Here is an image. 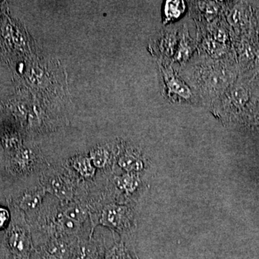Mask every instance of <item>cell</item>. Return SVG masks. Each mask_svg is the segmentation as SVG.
Returning <instances> with one entry per match:
<instances>
[{
  "label": "cell",
  "mask_w": 259,
  "mask_h": 259,
  "mask_svg": "<svg viewBox=\"0 0 259 259\" xmlns=\"http://www.w3.org/2000/svg\"><path fill=\"white\" fill-rule=\"evenodd\" d=\"M197 48L198 43L196 40L191 38L187 25L184 23L180 27L179 43L171 64L177 63L182 68L189 62Z\"/></svg>",
  "instance_id": "obj_14"
},
{
  "label": "cell",
  "mask_w": 259,
  "mask_h": 259,
  "mask_svg": "<svg viewBox=\"0 0 259 259\" xmlns=\"http://www.w3.org/2000/svg\"><path fill=\"white\" fill-rule=\"evenodd\" d=\"M191 13L198 24L207 25L221 17L225 11V4L218 1L191 2Z\"/></svg>",
  "instance_id": "obj_13"
},
{
  "label": "cell",
  "mask_w": 259,
  "mask_h": 259,
  "mask_svg": "<svg viewBox=\"0 0 259 259\" xmlns=\"http://www.w3.org/2000/svg\"><path fill=\"white\" fill-rule=\"evenodd\" d=\"M104 259H134L125 242L116 243L110 250L106 251Z\"/></svg>",
  "instance_id": "obj_18"
},
{
  "label": "cell",
  "mask_w": 259,
  "mask_h": 259,
  "mask_svg": "<svg viewBox=\"0 0 259 259\" xmlns=\"http://www.w3.org/2000/svg\"><path fill=\"white\" fill-rule=\"evenodd\" d=\"M47 194L56 198L60 204L75 200L82 181L65 164H48L38 176Z\"/></svg>",
  "instance_id": "obj_3"
},
{
  "label": "cell",
  "mask_w": 259,
  "mask_h": 259,
  "mask_svg": "<svg viewBox=\"0 0 259 259\" xmlns=\"http://www.w3.org/2000/svg\"><path fill=\"white\" fill-rule=\"evenodd\" d=\"M81 181L91 182L96 179L97 169L90 157L84 155L73 156L64 163Z\"/></svg>",
  "instance_id": "obj_15"
},
{
  "label": "cell",
  "mask_w": 259,
  "mask_h": 259,
  "mask_svg": "<svg viewBox=\"0 0 259 259\" xmlns=\"http://www.w3.org/2000/svg\"><path fill=\"white\" fill-rule=\"evenodd\" d=\"M90 234L92 238L99 225L120 235L122 241L132 238L137 228V218L134 205L110 202L103 203L91 211Z\"/></svg>",
  "instance_id": "obj_2"
},
{
  "label": "cell",
  "mask_w": 259,
  "mask_h": 259,
  "mask_svg": "<svg viewBox=\"0 0 259 259\" xmlns=\"http://www.w3.org/2000/svg\"><path fill=\"white\" fill-rule=\"evenodd\" d=\"M228 59L215 60L199 54L184 69L186 83L200 100L209 107L232 86L235 73Z\"/></svg>",
  "instance_id": "obj_1"
},
{
  "label": "cell",
  "mask_w": 259,
  "mask_h": 259,
  "mask_svg": "<svg viewBox=\"0 0 259 259\" xmlns=\"http://www.w3.org/2000/svg\"><path fill=\"white\" fill-rule=\"evenodd\" d=\"M161 94L166 100L177 105H192L196 96L189 85L185 82L171 64L158 62Z\"/></svg>",
  "instance_id": "obj_4"
},
{
  "label": "cell",
  "mask_w": 259,
  "mask_h": 259,
  "mask_svg": "<svg viewBox=\"0 0 259 259\" xmlns=\"http://www.w3.org/2000/svg\"><path fill=\"white\" fill-rule=\"evenodd\" d=\"M48 164L37 147L26 148L18 151L10 161V170L20 176H30L40 173Z\"/></svg>",
  "instance_id": "obj_6"
},
{
  "label": "cell",
  "mask_w": 259,
  "mask_h": 259,
  "mask_svg": "<svg viewBox=\"0 0 259 259\" xmlns=\"http://www.w3.org/2000/svg\"><path fill=\"white\" fill-rule=\"evenodd\" d=\"M163 24L169 25L179 19L186 10V4L184 1L165 2L163 5Z\"/></svg>",
  "instance_id": "obj_17"
},
{
  "label": "cell",
  "mask_w": 259,
  "mask_h": 259,
  "mask_svg": "<svg viewBox=\"0 0 259 259\" xmlns=\"http://www.w3.org/2000/svg\"><path fill=\"white\" fill-rule=\"evenodd\" d=\"M179 28L171 27L161 30L151 40L149 51L156 57L158 62L171 64L179 43Z\"/></svg>",
  "instance_id": "obj_7"
},
{
  "label": "cell",
  "mask_w": 259,
  "mask_h": 259,
  "mask_svg": "<svg viewBox=\"0 0 259 259\" xmlns=\"http://www.w3.org/2000/svg\"><path fill=\"white\" fill-rule=\"evenodd\" d=\"M116 163L125 172L133 174L144 175L147 167V162L141 151L125 142L118 143Z\"/></svg>",
  "instance_id": "obj_9"
},
{
  "label": "cell",
  "mask_w": 259,
  "mask_h": 259,
  "mask_svg": "<svg viewBox=\"0 0 259 259\" xmlns=\"http://www.w3.org/2000/svg\"><path fill=\"white\" fill-rule=\"evenodd\" d=\"M60 210L65 216L77 223L82 225H88L87 222L90 223L88 210L85 205L77 200H72L66 204H60Z\"/></svg>",
  "instance_id": "obj_16"
},
{
  "label": "cell",
  "mask_w": 259,
  "mask_h": 259,
  "mask_svg": "<svg viewBox=\"0 0 259 259\" xmlns=\"http://www.w3.org/2000/svg\"><path fill=\"white\" fill-rule=\"evenodd\" d=\"M47 192L40 184L39 181L36 184L25 190L17 200L18 207L24 214L31 220L39 213L44 203Z\"/></svg>",
  "instance_id": "obj_10"
},
{
  "label": "cell",
  "mask_w": 259,
  "mask_h": 259,
  "mask_svg": "<svg viewBox=\"0 0 259 259\" xmlns=\"http://www.w3.org/2000/svg\"><path fill=\"white\" fill-rule=\"evenodd\" d=\"M10 220V212L3 207H0V230L8 226Z\"/></svg>",
  "instance_id": "obj_19"
},
{
  "label": "cell",
  "mask_w": 259,
  "mask_h": 259,
  "mask_svg": "<svg viewBox=\"0 0 259 259\" xmlns=\"http://www.w3.org/2000/svg\"><path fill=\"white\" fill-rule=\"evenodd\" d=\"M118 153V143L115 145L98 146L91 150L90 158L96 169L104 174H112Z\"/></svg>",
  "instance_id": "obj_12"
},
{
  "label": "cell",
  "mask_w": 259,
  "mask_h": 259,
  "mask_svg": "<svg viewBox=\"0 0 259 259\" xmlns=\"http://www.w3.org/2000/svg\"><path fill=\"white\" fill-rule=\"evenodd\" d=\"M24 213L15 217L5 238V245L10 259H30L34 251L31 230L27 223Z\"/></svg>",
  "instance_id": "obj_5"
},
{
  "label": "cell",
  "mask_w": 259,
  "mask_h": 259,
  "mask_svg": "<svg viewBox=\"0 0 259 259\" xmlns=\"http://www.w3.org/2000/svg\"><path fill=\"white\" fill-rule=\"evenodd\" d=\"M78 238H56L46 240L35 247L38 259H74Z\"/></svg>",
  "instance_id": "obj_8"
},
{
  "label": "cell",
  "mask_w": 259,
  "mask_h": 259,
  "mask_svg": "<svg viewBox=\"0 0 259 259\" xmlns=\"http://www.w3.org/2000/svg\"><path fill=\"white\" fill-rule=\"evenodd\" d=\"M84 235L77 238L74 259H104L106 253L105 240L102 235L92 238Z\"/></svg>",
  "instance_id": "obj_11"
}]
</instances>
